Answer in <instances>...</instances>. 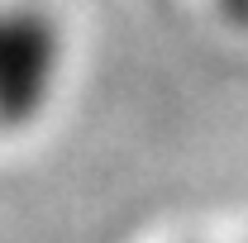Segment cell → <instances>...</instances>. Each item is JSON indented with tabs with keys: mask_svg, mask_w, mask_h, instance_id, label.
I'll use <instances>...</instances> for the list:
<instances>
[{
	"mask_svg": "<svg viewBox=\"0 0 248 243\" xmlns=\"http://www.w3.org/2000/svg\"><path fill=\"white\" fill-rule=\"evenodd\" d=\"M62 29L38 5H0V124H29L58 91L62 76Z\"/></svg>",
	"mask_w": 248,
	"mask_h": 243,
	"instance_id": "obj_1",
	"label": "cell"
}]
</instances>
